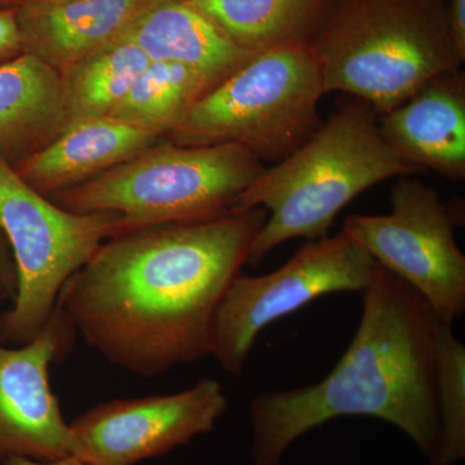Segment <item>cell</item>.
<instances>
[{"label":"cell","instance_id":"cell-18","mask_svg":"<svg viewBox=\"0 0 465 465\" xmlns=\"http://www.w3.org/2000/svg\"><path fill=\"white\" fill-rule=\"evenodd\" d=\"M149 63L136 45L116 38L61 72L67 127L108 116Z\"/></svg>","mask_w":465,"mask_h":465},{"label":"cell","instance_id":"cell-7","mask_svg":"<svg viewBox=\"0 0 465 465\" xmlns=\"http://www.w3.org/2000/svg\"><path fill=\"white\" fill-rule=\"evenodd\" d=\"M128 232L115 213H76L27 185L0 155V232L16 268V293L0 316V341L26 344L57 307L61 291L103 246Z\"/></svg>","mask_w":465,"mask_h":465},{"label":"cell","instance_id":"cell-17","mask_svg":"<svg viewBox=\"0 0 465 465\" xmlns=\"http://www.w3.org/2000/svg\"><path fill=\"white\" fill-rule=\"evenodd\" d=\"M229 41L260 52L295 41H308L333 0H185Z\"/></svg>","mask_w":465,"mask_h":465},{"label":"cell","instance_id":"cell-24","mask_svg":"<svg viewBox=\"0 0 465 465\" xmlns=\"http://www.w3.org/2000/svg\"><path fill=\"white\" fill-rule=\"evenodd\" d=\"M2 465H92L85 463L81 459L75 457H67L58 459V460L41 461L24 457H11L2 461Z\"/></svg>","mask_w":465,"mask_h":465},{"label":"cell","instance_id":"cell-1","mask_svg":"<svg viewBox=\"0 0 465 465\" xmlns=\"http://www.w3.org/2000/svg\"><path fill=\"white\" fill-rule=\"evenodd\" d=\"M268 213L121 232L61 291L57 307L112 365L157 376L210 353L217 308L249 262Z\"/></svg>","mask_w":465,"mask_h":465},{"label":"cell","instance_id":"cell-25","mask_svg":"<svg viewBox=\"0 0 465 465\" xmlns=\"http://www.w3.org/2000/svg\"><path fill=\"white\" fill-rule=\"evenodd\" d=\"M66 2H74V0H20L18 5H60Z\"/></svg>","mask_w":465,"mask_h":465},{"label":"cell","instance_id":"cell-21","mask_svg":"<svg viewBox=\"0 0 465 465\" xmlns=\"http://www.w3.org/2000/svg\"><path fill=\"white\" fill-rule=\"evenodd\" d=\"M23 39L16 17V7L0 8V64L23 54Z\"/></svg>","mask_w":465,"mask_h":465},{"label":"cell","instance_id":"cell-23","mask_svg":"<svg viewBox=\"0 0 465 465\" xmlns=\"http://www.w3.org/2000/svg\"><path fill=\"white\" fill-rule=\"evenodd\" d=\"M16 268H15L11 250H9L7 241L0 232V286L7 292L11 302L16 293Z\"/></svg>","mask_w":465,"mask_h":465},{"label":"cell","instance_id":"cell-12","mask_svg":"<svg viewBox=\"0 0 465 465\" xmlns=\"http://www.w3.org/2000/svg\"><path fill=\"white\" fill-rule=\"evenodd\" d=\"M382 139L406 163L445 179L465 177V74L446 73L378 116Z\"/></svg>","mask_w":465,"mask_h":465},{"label":"cell","instance_id":"cell-28","mask_svg":"<svg viewBox=\"0 0 465 465\" xmlns=\"http://www.w3.org/2000/svg\"><path fill=\"white\" fill-rule=\"evenodd\" d=\"M183 2H185V0H183Z\"/></svg>","mask_w":465,"mask_h":465},{"label":"cell","instance_id":"cell-19","mask_svg":"<svg viewBox=\"0 0 465 465\" xmlns=\"http://www.w3.org/2000/svg\"><path fill=\"white\" fill-rule=\"evenodd\" d=\"M215 85L180 64L150 61L108 116L164 139Z\"/></svg>","mask_w":465,"mask_h":465},{"label":"cell","instance_id":"cell-8","mask_svg":"<svg viewBox=\"0 0 465 465\" xmlns=\"http://www.w3.org/2000/svg\"><path fill=\"white\" fill-rule=\"evenodd\" d=\"M381 271L347 232L308 241L286 264L264 275L238 274L217 308L210 353L229 375L241 376L260 333L322 296L360 292Z\"/></svg>","mask_w":465,"mask_h":465},{"label":"cell","instance_id":"cell-26","mask_svg":"<svg viewBox=\"0 0 465 465\" xmlns=\"http://www.w3.org/2000/svg\"><path fill=\"white\" fill-rule=\"evenodd\" d=\"M20 0H0V8L2 7H17Z\"/></svg>","mask_w":465,"mask_h":465},{"label":"cell","instance_id":"cell-6","mask_svg":"<svg viewBox=\"0 0 465 465\" xmlns=\"http://www.w3.org/2000/svg\"><path fill=\"white\" fill-rule=\"evenodd\" d=\"M264 170L231 143L186 146L162 139L81 185L52 195L76 213H115L128 231L232 213V202Z\"/></svg>","mask_w":465,"mask_h":465},{"label":"cell","instance_id":"cell-22","mask_svg":"<svg viewBox=\"0 0 465 465\" xmlns=\"http://www.w3.org/2000/svg\"><path fill=\"white\" fill-rule=\"evenodd\" d=\"M448 20L452 38L465 60V0H446Z\"/></svg>","mask_w":465,"mask_h":465},{"label":"cell","instance_id":"cell-4","mask_svg":"<svg viewBox=\"0 0 465 465\" xmlns=\"http://www.w3.org/2000/svg\"><path fill=\"white\" fill-rule=\"evenodd\" d=\"M308 43L324 94H353L378 116L465 61L446 0H333Z\"/></svg>","mask_w":465,"mask_h":465},{"label":"cell","instance_id":"cell-14","mask_svg":"<svg viewBox=\"0 0 465 465\" xmlns=\"http://www.w3.org/2000/svg\"><path fill=\"white\" fill-rule=\"evenodd\" d=\"M161 140L100 116L69 125L50 145L14 168L34 191L52 197L112 170Z\"/></svg>","mask_w":465,"mask_h":465},{"label":"cell","instance_id":"cell-2","mask_svg":"<svg viewBox=\"0 0 465 465\" xmlns=\"http://www.w3.org/2000/svg\"><path fill=\"white\" fill-rule=\"evenodd\" d=\"M351 344L323 381L259 393L250 405L253 465H281L291 446L333 419L366 416L402 430L432 460L439 440L440 320L409 284L381 268L362 293Z\"/></svg>","mask_w":465,"mask_h":465},{"label":"cell","instance_id":"cell-27","mask_svg":"<svg viewBox=\"0 0 465 465\" xmlns=\"http://www.w3.org/2000/svg\"><path fill=\"white\" fill-rule=\"evenodd\" d=\"M11 302V299H9V296L7 295V292H5V289L0 286V305L5 304V302Z\"/></svg>","mask_w":465,"mask_h":465},{"label":"cell","instance_id":"cell-3","mask_svg":"<svg viewBox=\"0 0 465 465\" xmlns=\"http://www.w3.org/2000/svg\"><path fill=\"white\" fill-rule=\"evenodd\" d=\"M424 173L382 139L371 105L354 100L259 176L232 202L231 213L264 208L268 216L251 246L258 265L281 244L326 237L336 216L361 193L394 177Z\"/></svg>","mask_w":465,"mask_h":465},{"label":"cell","instance_id":"cell-13","mask_svg":"<svg viewBox=\"0 0 465 465\" xmlns=\"http://www.w3.org/2000/svg\"><path fill=\"white\" fill-rule=\"evenodd\" d=\"M118 38L133 42L150 61L180 64L213 84L256 54L229 41L183 0H142Z\"/></svg>","mask_w":465,"mask_h":465},{"label":"cell","instance_id":"cell-11","mask_svg":"<svg viewBox=\"0 0 465 465\" xmlns=\"http://www.w3.org/2000/svg\"><path fill=\"white\" fill-rule=\"evenodd\" d=\"M72 324L54 309L41 332L16 347L0 341V464L11 457H73L70 424L50 382V367L72 341Z\"/></svg>","mask_w":465,"mask_h":465},{"label":"cell","instance_id":"cell-9","mask_svg":"<svg viewBox=\"0 0 465 465\" xmlns=\"http://www.w3.org/2000/svg\"><path fill=\"white\" fill-rule=\"evenodd\" d=\"M391 203L387 215H349L341 231L418 292L440 321L454 324L465 312V255L455 241L460 213L412 176L399 177Z\"/></svg>","mask_w":465,"mask_h":465},{"label":"cell","instance_id":"cell-16","mask_svg":"<svg viewBox=\"0 0 465 465\" xmlns=\"http://www.w3.org/2000/svg\"><path fill=\"white\" fill-rule=\"evenodd\" d=\"M142 0L17 5L24 52L64 72L118 38Z\"/></svg>","mask_w":465,"mask_h":465},{"label":"cell","instance_id":"cell-20","mask_svg":"<svg viewBox=\"0 0 465 465\" xmlns=\"http://www.w3.org/2000/svg\"><path fill=\"white\" fill-rule=\"evenodd\" d=\"M436 406L439 440L430 465L465 459V347L452 324L440 321L436 339Z\"/></svg>","mask_w":465,"mask_h":465},{"label":"cell","instance_id":"cell-5","mask_svg":"<svg viewBox=\"0 0 465 465\" xmlns=\"http://www.w3.org/2000/svg\"><path fill=\"white\" fill-rule=\"evenodd\" d=\"M322 75L308 41L256 52L204 94L168 142L186 146L231 143L260 161H282L320 127Z\"/></svg>","mask_w":465,"mask_h":465},{"label":"cell","instance_id":"cell-15","mask_svg":"<svg viewBox=\"0 0 465 465\" xmlns=\"http://www.w3.org/2000/svg\"><path fill=\"white\" fill-rule=\"evenodd\" d=\"M67 127L61 73L33 54L0 64V155L12 166Z\"/></svg>","mask_w":465,"mask_h":465},{"label":"cell","instance_id":"cell-10","mask_svg":"<svg viewBox=\"0 0 465 465\" xmlns=\"http://www.w3.org/2000/svg\"><path fill=\"white\" fill-rule=\"evenodd\" d=\"M229 409L224 388L204 378L173 394L101 403L70 424L73 457L92 465H134L213 432Z\"/></svg>","mask_w":465,"mask_h":465}]
</instances>
